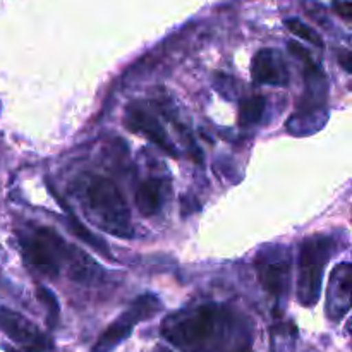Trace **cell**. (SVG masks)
Here are the masks:
<instances>
[{"label":"cell","instance_id":"6da1fadb","mask_svg":"<svg viewBox=\"0 0 352 352\" xmlns=\"http://www.w3.org/2000/svg\"><path fill=\"white\" fill-rule=\"evenodd\" d=\"M162 333L181 352H253L250 325L229 306L182 309L165 320Z\"/></svg>","mask_w":352,"mask_h":352},{"label":"cell","instance_id":"7a4b0ae2","mask_svg":"<svg viewBox=\"0 0 352 352\" xmlns=\"http://www.w3.org/2000/svg\"><path fill=\"white\" fill-rule=\"evenodd\" d=\"M19 241L28 267L43 277L57 278L64 263L69 265V275L74 280L81 282L91 277V270L95 268L93 261H89L82 251L67 246L55 230L34 227L26 232H19Z\"/></svg>","mask_w":352,"mask_h":352},{"label":"cell","instance_id":"3957f363","mask_svg":"<svg viewBox=\"0 0 352 352\" xmlns=\"http://www.w3.org/2000/svg\"><path fill=\"white\" fill-rule=\"evenodd\" d=\"M289 50L305 64V93L296 105V112L289 119L287 129L296 136H306L325 126L329 81L302 45L291 41Z\"/></svg>","mask_w":352,"mask_h":352},{"label":"cell","instance_id":"277c9868","mask_svg":"<svg viewBox=\"0 0 352 352\" xmlns=\"http://www.w3.org/2000/svg\"><path fill=\"white\" fill-rule=\"evenodd\" d=\"M86 205L98 226L107 232L117 237L133 236L129 205L113 181L93 177L86 188Z\"/></svg>","mask_w":352,"mask_h":352},{"label":"cell","instance_id":"5b68a950","mask_svg":"<svg viewBox=\"0 0 352 352\" xmlns=\"http://www.w3.org/2000/svg\"><path fill=\"white\" fill-rule=\"evenodd\" d=\"M336 241L329 236H313L302 241L299 251L298 299L306 308H313L322 294L323 270L332 258Z\"/></svg>","mask_w":352,"mask_h":352},{"label":"cell","instance_id":"8992f818","mask_svg":"<svg viewBox=\"0 0 352 352\" xmlns=\"http://www.w3.org/2000/svg\"><path fill=\"white\" fill-rule=\"evenodd\" d=\"M162 309V301L155 294H143L100 336L91 352H112L133 333L140 322L151 318Z\"/></svg>","mask_w":352,"mask_h":352},{"label":"cell","instance_id":"52a82bcc","mask_svg":"<svg viewBox=\"0 0 352 352\" xmlns=\"http://www.w3.org/2000/svg\"><path fill=\"white\" fill-rule=\"evenodd\" d=\"M258 277L265 291L280 301L291 287V251L282 244L263 248L256 256Z\"/></svg>","mask_w":352,"mask_h":352},{"label":"cell","instance_id":"ba28073f","mask_svg":"<svg viewBox=\"0 0 352 352\" xmlns=\"http://www.w3.org/2000/svg\"><path fill=\"white\" fill-rule=\"evenodd\" d=\"M124 124L129 131L133 133L143 134L144 138L151 141L153 144H157L160 150H164L165 153L170 155V157H179V151L175 148L174 141L168 138L167 131L162 126L160 120L150 112V109L143 107L141 103H131L126 110V117H124Z\"/></svg>","mask_w":352,"mask_h":352},{"label":"cell","instance_id":"9c48e42d","mask_svg":"<svg viewBox=\"0 0 352 352\" xmlns=\"http://www.w3.org/2000/svg\"><path fill=\"white\" fill-rule=\"evenodd\" d=\"M0 329L9 339L23 346L30 352H43L48 349V340L38 330L36 325L30 322L26 316L12 309L0 308Z\"/></svg>","mask_w":352,"mask_h":352},{"label":"cell","instance_id":"30bf717a","mask_svg":"<svg viewBox=\"0 0 352 352\" xmlns=\"http://www.w3.org/2000/svg\"><path fill=\"white\" fill-rule=\"evenodd\" d=\"M351 265L340 263L330 275L327 291V315L332 322H340L351 309Z\"/></svg>","mask_w":352,"mask_h":352},{"label":"cell","instance_id":"8fae6325","mask_svg":"<svg viewBox=\"0 0 352 352\" xmlns=\"http://www.w3.org/2000/svg\"><path fill=\"white\" fill-rule=\"evenodd\" d=\"M251 76H253L254 85H289L287 65H285L280 52L274 50V48H263V50L254 55L253 65H251Z\"/></svg>","mask_w":352,"mask_h":352},{"label":"cell","instance_id":"7c38bea8","mask_svg":"<svg viewBox=\"0 0 352 352\" xmlns=\"http://www.w3.org/2000/svg\"><path fill=\"white\" fill-rule=\"evenodd\" d=\"M168 192V182L164 179H148L138 188L136 206L144 217L157 215L165 203V196Z\"/></svg>","mask_w":352,"mask_h":352},{"label":"cell","instance_id":"4fadbf2b","mask_svg":"<svg viewBox=\"0 0 352 352\" xmlns=\"http://www.w3.org/2000/svg\"><path fill=\"white\" fill-rule=\"evenodd\" d=\"M298 329L292 322H282L270 330V352H296Z\"/></svg>","mask_w":352,"mask_h":352},{"label":"cell","instance_id":"5bb4252c","mask_svg":"<svg viewBox=\"0 0 352 352\" xmlns=\"http://www.w3.org/2000/svg\"><path fill=\"white\" fill-rule=\"evenodd\" d=\"M67 227H69V230H71V232L74 234V236L78 237L79 241L89 244V246H91L93 250L96 251V253H100L102 256L109 258V260H113L112 253H110V250H109V246H107V244L103 243V241L100 239L98 236H95L91 230L86 229V227L82 226L81 222H79L78 217H74L72 213H69V217H67Z\"/></svg>","mask_w":352,"mask_h":352},{"label":"cell","instance_id":"9a60e30c","mask_svg":"<svg viewBox=\"0 0 352 352\" xmlns=\"http://www.w3.org/2000/svg\"><path fill=\"white\" fill-rule=\"evenodd\" d=\"M265 109H267L265 96H251V98L244 100L239 109V126L251 127L260 122L265 113Z\"/></svg>","mask_w":352,"mask_h":352},{"label":"cell","instance_id":"2e32d148","mask_svg":"<svg viewBox=\"0 0 352 352\" xmlns=\"http://www.w3.org/2000/svg\"><path fill=\"white\" fill-rule=\"evenodd\" d=\"M285 26L289 28V31H291L292 34H296L298 38H302V40L309 41V43L315 45V47H318V48L325 47L322 36H320V34L316 33L313 28H309L308 24L302 23V21L296 19V17H291V19L285 21Z\"/></svg>","mask_w":352,"mask_h":352},{"label":"cell","instance_id":"e0dca14e","mask_svg":"<svg viewBox=\"0 0 352 352\" xmlns=\"http://www.w3.org/2000/svg\"><path fill=\"white\" fill-rule=\"evenodd\" d=\"M36 291H38V298H40V301L43 302L45 308H47V311H48V325L54 327L55 323H57V318H58V302H57V299H55V296L52 294L48 289L41 287V285H38Z\"/></svg>","mask_w":352,"mask_h":352},{"label":"cell","instance_id":"ac0fdd59","mask_svg":"<svg viewBox=\"0 0 352 352\" xmlns=\"http://www.w3.org/2000/svg\"><path fill=\"white\" fill-rule=\"evenodd\" d=\"M333 7H336V10L337 12L340 14V16L344 17V19L346 21H349L351 19V2L349 0H336V2H333Z\"/></svg>","mask_w":352,"mask_h":352},{"label":"cell","instance_id":"d6986e66","mask_svg":"<svg viewBox=\"0 0 352 352\" xmlns=\"http://www.w3.org/2000/svg\"><path fill=\"white\" fill-rule=\"evenodd\" d=\"M153 352H172L170 349H168V347H164V346H157L153 349Z\"/></svg>","mask_w":352,"mask_h":352}]
</instances>
